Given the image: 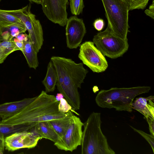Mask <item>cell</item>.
Instances as JSON below:
<instances>
[{
    "label": "cell",
    "instance_id": "obj_15",
    "mask_svg": "<svg viewBox=\"0 0 154 154\" xmlns=\"http://www.w3.org/2000/svg\"><path fill=\"white\" fill-rule=\"evenodd\" d=\"M73 114L71 111L68 115L64 119L48 121L57 134L58 140L61 139L65 134L71 123Z\"/></svg>",
    "mask_w": 154,
    "mask_h": 154
},
{
    "label": "cell",
    "instance_id": "obj_24",
    "mask_svg": "<svg viewBox=\"0 0 154 154\" xmlns=\"http://www.w3.org/2000/svg\"><path fill=\"white\" fill-rule=\"evenodd\" d=\"M70 11L72 14L75 16L82 13L84 7L83 0H69Z\"/></svg>",
    "mask_w": 154,
    "mask_h": 154
},
{
    "label": "cell",
    "instance_id": "obj_26",
    "mask_svg": "<svg viewBox=\"0 0 154 154\" xmlns=\"http://www.w3.org/2000/svg\"><path fill=\"white\" fill-rule=\"evenodd\" d=\"M130 126L134 131L138 133L145 139L150 145L153 152L154 153V136L151 134L150 135L147 134L141 130L137 129L131 126Z\"/></svg>",
    "mask_w": 154,
    "mask_h": 154
},
{
    "label": "cell",
    "instance_id": "obj_29",
    "mask_svg": "<svg viewBox=\"0 0 154 154\" xmlns=\"http://www.w3.org/2000/svg\"><path fill=\"white\" fill-rule=\"evenodd\" d=\"M144 13L148 16H149L152 19L154 17V0H153L152 3L149 6L148 9L146 10Z\"/></svg>",
    "mask_w": 154,
    "mask_h": 154
},
{
    "label": "cell",
    "instance_id": "obj_34",
    "mask_svg": "<svg viewBox=\"0 0 154 154\" xmlns=\"http://www.w3.org/2000/svg\"><path fill=\"white\" fill-rule=\"evenodd\" d=\"M30 2H32L38 4H41L42 0H28Z\"/></svg>",
    "mask_w": 154,
    "mask_h": 154
},
{
    "label": "cell",
    "instance_id": "obj_17",
    "mask_svg": "<svg viewBox=\"0 0 154 154\" xmlns=\"http://www.w3.org/2000/svg\"><path fill=\"white\" fill-rule=\"evenodd\" d=\"M27 30L24 24H14L0 29V42L13 40L17 35Z\"/></svg>",
    "mask_w": 154,
    "mask_h": 154
},
{
    "label": "cell",
    "instance_id": "obj_11",
    "mask_svg": "<svg viewBox=\"0 0 154 154\" xmlns=\"http://www.w3.org/2000/svg\"><path fill=\"white\" fill-rule=\"evenodd\" d=\"M41 139L29 131L18 132L5 137V148L11 152L22 148H32L35 147Z\"/></svg>",
    "mask_w": 154,
    "mask_h": 154
},
{
    "label": "cell",
    "instance_id": "obj_31",
    "mask_svg": "<svg viewBox=\"0 0 154 154\" xmlns=\"http://www.w3.org/2000/svg\"><path fill=\"white\" fill-rule=\"evenodd\" d=\"M4 137H0V154L4 153L5 149Z\"/></svg>",
    "mask_w": 154,
    "mask_h": 154
},
{
    "label": "cell",
    "instance_id": "obj_23",
    "mask_svg": "<svg viewBox=\"0 0 154 154\" xmlns=\"http://www.w3.org/2000/svg\"><path fill=\"white\" fill-rule=\"evenodd\" d=\"M128 7L129 11L135 9H143L147 5L149 0H121Z\"/></svg>",
    "mask_w": 154,
    "mask_h": 154
},
{
    "label": "cell",
    "instance_id": "obj_32",
    "mask_svg": "<svg viewBox=\"0 0 154 154\" xmlns=\"http://www.w3.org/2000/svg\"><path fill=\"white\" fill-rule=\"evenodd\" d=\"M13 40L19 49L21 51L23 47V42L19 41L17 40L15 38H14Z\"/></svg>",
    "mask_w": 154,
    "mask_h": 154
},
{
    "label": "cell",
    "instance_id": "obj_22",
    "mask_svg": "<svg viewBox=\"0 0 154 154\" xmlns=\"http://www.w3.org/2000/svg\"><path fill=\"white\" fill-rule=\"evenodd\" d=\"M14 24H24L21 20L9 14L5 10L0 9V29Z\"/></svg>",
    "mask_w": 154,
    "mask_h": 154
},
{
    "label": "cell",
    "instance_id": "obj_4",
    "mask_svg": "<svg viewBox=\"0 0 154 154\" xmlns=\"http://www.w3.org/2000/svg\"><path fill=\"white\" fill-rule=\"evenodd\" d=\"M150 89V87L143 86L102 90L97 94L95 100L97 104L101 108L131 112L133 110L132 103L135 97L149 92Z\"/></svg>",
    "mask_w": 154,
    "mask_h": 154
},
{
    "label": "cell",
    "instance_id": "obj_21",
    "mask_svg": "<svg viewBox=\"0 0 154 154\" xmlns=\"http://www.w3.org/2000/svg\"><path fill=\"white\" fill-rule=\"evenodd\" d=\"M20 50L13 40L0 42V64L13 52Z\"/></svg>",
    "mask_w": 154,
    "mask_h": 154
},
{
    "label": "cell",
    "instance_id": "obj_7",
    "mask_svg": "<svg viewBox=\"0 0 154 154\" xmlns=\"http://www.w3.org/2000/svg\"><path fill=\"white\" fill-rule=\"evenodd\" d=\"M31 4H29L19 9L5 11L18 18L23 22L28 32L29 39L38 53L43 44V32L40 21L31 12Z\"/></svg>",
    "mask_w": 154,
    "mask_h": 154
},
{
    "label": "cell",
    "instance_id": "obj_14",
    "mask_svg": "<svg viewBox=\"0 0 154 154\" xmlns=\"http://www.w3.org/2000/svg\"><path fill=\"white\" fill-rule=\"evenodd\" d=\"M154 97L136 98L132 103L133 109H135L144 116V119L151 116L154 118Z\"/></svg>",
    "mask_w": 154,
    "mask_h": 154
},
{
    "label": "cell",
    "instance_id": "obj_3",
    "mask_svg": "<svg viewBox=\"0 0 154 154\" xmlns=\"http://www.w3.org/2000/svg\"><path fill=\"white\" fill-rule=\"evenodd\" d=\"M101 113L93 112L83 123L81 142L82 154H115L101 128Z\"/></svg>",
    "mask_w": 154,
    "mask_h": 154
},
{
    "label": "cell",
    "instance_id": "obj_5",
    "mask_svg": "<svg viewBox=\"0 0 154 154\" xmlns=\"http://www.w3.org/2000/svg\"><path fill=\"white\" fill-rule=\"evenodd\" d=\"M105 12L108 26L115 35L126 39L129 27V8L121 0H101Z\"/></svg>",
    "mask_w": 154,
    "mask_h": 154
},
{
    "label": "cell",
    "instance_id": "obj_13",
    "mask_svg": "<svg viewBox=\"0 0 154 154\" xmlns=\"http://www.w3.org/2000/svg\"><path fill=\"white\" fill-rule=\"evenodd\" d=\"M35 97L0 104V117L5 119L15 114L32 101Z\"/></svg>",
    "mask_w": 154,
    "mask_h": 154
},
{
    "label": "cell",
    "instance_id": "obj_6",
    "mask_svg": "<svg viewBox=\"0 0 154 154\" xmlns=\"http://www.w3.org/2000/svg\"><path fill=\"white\" fill-rule=\"evenodd\" d=\"M93 42L105 56L115 59L122 56L128 50V39H124L114 34L107 26L103 31L95 35Z\"/></svg>",
    "mask_w": 154,
    "mask_h": 154
},
{
    "label": "cell",
    "instance_id": "obj_33",
    "mask_svg": "<svg viewBox=\"0 0 154 154\" xmlns=\"http://www.w3.org/2000/svg\"><path fill=\"white\" fill-rule=\"evenodd\" d=\"M56 100L59 101L62 99L63 98V95L61 93H57L56 96H55Z\"/></svg>",
    "mask_w": 154,
    "mask_h": 154
},
{
    "label": "cell",
    "instance_id": "obj_9",
    "mask_svg": "<svg viewBox=\"0 0 154 154\" xmlns=\"http://www.w3.org/2000/svg\"><path fill=\"white\" fill-rule=\"evenodd\" d=\"M83 125L80 119L73 114L65 134L61 139L54 143V145L59 149L65 151L72 152L76 149L81 145Z\"/></svg>",
    "mask_w": 154,
    "mask_h": 154
},
{
    "label": "cell",
    "instance_id": "obj_12",
    "mask_svg": "<svg viewBox=\"0 0 154 154\" xmlns=\"http://www.w3.org/2000/svg\"><path fill=\"white\" fill-rule=\"evenodd\" d=\"M66 25L67 46L71 49L77 48L86 32L83 20L76 16H72L68 19Z\"/></svg>",
    "mask_w": 154,
    "mask_h": 154
},
{
    "label": "cell",
    "instance_id": "obj_8",
    "mask_svg": "<svg viewBox=\"0 0 154 154\" xmlns=\"http://www.w3.org/2000/svg\"><path fill=\"white\" fill-rule=\"evenodd\" d=\"M79 59L93 72L105 71L108 64L104 56L94 45L93 42L86 41L79 46Z\"/></svg>",
    "mask_w": 154,
    "mask_h": 154
},
{
    "label": "cell",
    "instance_id": "obj_20",
    "mask_svg": "<svg viewBox=\"0 0 154 154\" xmlns=\"http://www.w3.org/2000/svg\"><path fill=\"white\" fill-rule=\"evenodd\" d=\"M31 128V126L28 124L8 125L0 124V137H5L18 132L28 131Z\"/></svg>",
    "mask_w": 154,
    "mask_h": 154
},
{
    "label": "cell",
    "instance_id": "obj_1",
    "mask_svg": "<svg viewBox=\"0 0 154 154\" xmlns=\"http://www.w3.org/2000/svg\"><path fill=\"white\" fill-rule=\"evenodd\" d=\"M59 103L54 95L42 91L32 101L15 114L2 119L0 124L8 125L28 124L32 128L41 122L64 119L71 111L60 112Z\"/></svg>",
    "mask_w": 154,
    "mask_h": 154
},
{
    "label": "cell",
    "instance_id": "obj_10",
    "mask_svg": "<svg viewBox=\"0 0 154 154\" xmlns=\"http://www.w3.org/2000/svg\"><path fill=\"white\" fill-rule=\"evenodd\" d=\"M68 0H42L43 11L52 22L64 26L68 18L66 7Z\"/></svg>",
    "mask_w": 154,
    "mask_h": 154
},
{
    "label": "cell",
    "instance_id": "obj_18",
    "mask_svg": "<svg viewBox=\"0 0 154 154\" xmlns=\"http://www.w3.org/2000/svg\"><path fill=\"white\" fill-rule=\"evenodd\" d=\"M57 80V72L51 60L48 63L45 77L42 82L47 93L53 92L55 89Z\"/></svg>",
    "mask_w": 154,
    "mask_h": 154
},
{
    "label": "cell",
    "instance_id": "obj_30",
    "mask_svg": "<svg viewBox=\"0 0 154 154\" xmlns=\"http://www.w3.org/2000/svg\"><path fill=\"white\" fill-rule=\"evenodd\" d=\"M15 38L19 41L23 42L27 41L29 39L28 35L24 33L19 34Z\"/></svg>",
    "mask_w": 154,
    "mask_h": 154
},
{
    "label": "cell",
    "instance_id": "obj_2",
    "mask_svg": "<svg viewBox=\"0 0 154 154\" xmlns=\"http://www.w3.org/2000/svg\"><path fill=\"white\" fill-rule=\"evenodd\" d=\"M51 60L57 73V89L75 110L79 109L80 99L78 88H81L88 70L82 63H76L70 59L52 56Z\"/></svg>",
    "mask_w": 154,
    "mask_h": 154
},
{
    "label": "cell",
    "instance_id": "obj_27",
    "mask_svg": "<svg viewBox=\"0 0 154 154\" xmlns=\"http://www.w3.org/2000/svg\"><path fill=\"white\" fill-rule=\"evenodd\" d=\"M105 23L104 20L101 18L96 19L94 22L93 26L97 31H100L104 28Z\"/></svg>",
    "mask_w": 154,
    "mask_h": 154
},
{
    "label": "cell",
    "instance_id": "obj_28",
    "mask_svg": "<svg viewBox=\"0 0 154 154\" xmlns=\"http://www.w3.org/2000/svg\"><path fill=\"white\" fill-rule=\"evenodd\" d=\"M149 126V129L151 134L154 136V118L151 116L145 118Z\"/></svg>",
    "mask_w": 154,
    "mask_h": 154
},
{
    "label": "cell",
    "instance_id": "obj_16",
    "mask_svg": "<svg viewBox=\"0 0 154 154\" xmlns=\"http://www.w3.org/2000/svg\"><path fill=\"white\" fill-rule=\"evenodd\" d=\"M23 45L21 51L24 56L29 67L36 69L38 65L37 53L32 42L29 40L23 42Z\"/></svg>",
    "mask_w": 154,
    "mask_h": 154
},
{
    "label": "cell",
    "instance_id": "obj_19",
    "mask_svg": "<svg viewBox=\"0 0 154 154\" xmlns=\"http://www.w3.org/2000/svg\"><path fill=\"white\" fill-rule=\"evenodd\" d=\"M41 139L45 138L54 143L58 140L57 135L48 121L41 122L34 127Z\"/></svg>",
    "mask_w": 154,
    "mask_h": 154
},
{
    "label": "cell",
    "instance_id": "obj_25",
    "mask_svg": "<svg viewBox=\"0 0 154 154\" xmlns=\"http://www.w3.org/2000/svg\"><path fill=\"white\" fill-rule=\"evenodd\" d=\"M58 110L61 112L67 113L69 111L76 113L78 114L75 111L72 106L68 103L65 99L63 98L59 101L58 105Z\"/></svg>",
    "mask_w": 154,
    "mask_h": 154
}]
</instances>
